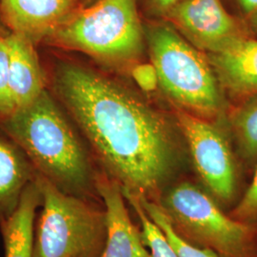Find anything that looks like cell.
I'll return each mask as SVG.
<instances>
[{"mask_svg": "<svg viewBox=\"0 0 257 257\" xmlns=\"http://www.w3.org/2000/svg\"><path fill=\"white\" fill-rule=\"evenodd\" d=\"M15 111L10 89L8 37H0V116L8 118Z\"/></svg>", "mask_w": 257, "mask_h": 257, "instance_id": "cell-18", "label": "cell"}, {"mask_svg": "<svg viewBox=\"0 0 257 257\" xmlns=\"http://www.w3.org/2000/svg\"><path fill=\"white\" fill-rule=\"evenodd\" d=\"M47 39L106 64L132 67L143 54L146 37L137 0H96L75 11Z\"/></svg>", "mask_w": 257, "mask_h": 257, "instance_id": "cell-4", "label": "cell"}, {"mask_svg": "<svg viewBox=\"0 0 257 257\" xmlns=\"http://www.w3.org/2000/svg\"><path fill=\"white\" fill-rule=\"evenodd\" d=\"M229 213L236 220L257 226V166L250 183Z\"/></svg>", "mask_w": 257, "mask_h": 257, "instance_id": "cell-19", "label": "cell"}, {"mask_svg": "<svg viewBox=\"0 0 257 257\" xmlns=\"http://www.w3.org/2000/svg\"><path fill=\"white\" fill-rule=\"evenodd\" d=\"M123 195L133 211H135L140 223V234L143 243L153 257H178L175 248L166 237L164 231L161 230L155 221L147 214L138 195L122 192Z\"/></svg>", "mask_w": 257, "mask_h": 257, "instance_id": "cell-16", "label": "cell"}, {"mask_svg": "<svg viewBox=\"0 0 257 257\" xmlns=\"http://www.w3.org/2000/svg\"><path fill=\"white\" fill-rule=\"evenodd\" d=\"M36 174L22 150L15 142L0 138V225L18 209Z\"/></svg>", "mask_w": 257, "mask_h": 257, "instance_id": "cell-13", "label": "cell"}, {"mask_svg": "<svg viewBox=\"0 0 257 257\" xmlns=\"http://www.w3.org/2000/svg\"><path fill=\"white\" fill-rule=\"evenodd\" d=\"M158 204L175 231L220 257H257V226L232 218L206 190L190 181L173 184Z\"/></svg>", "mask_w": 257, "mask_h": 257, "instance_id": "cell-6", "label": "cell"}, {"mask_svg": "<svg viewBox=\"0 0 257 257\" xmlns=\"http://www.w3.org/2000/svg\"><path fill=\"white\" fill-rule=\"evenodd\" d=\"M131 74L143 92H154L159 85L158 74L153 63H136L131 67Z\"/></svg>", "mask_w": 257, "mask_h": 257, "instance_id": "cell-20", "label": "cell"}, {"mask_svg": "<svg viewBox=\"0 0 257 257\" xmlns=\"http://www.w3.org/2000/svg\"><path fill=\"white\" fill-rule=\"evenodd\" d=\"M247 19H248V27L251 29L252 32L257 34V12L255 14L251 15L250 17H248Z\"/></svg>", "mask_w": 257, "mask_h": 257, "instance_id": "cell-23", "label": "cell"}, {"mask_svg": "<svg viewBox=\"0 0 257 257\" xmlns=\"http://www.w3.org/2000/svg\"><path fill=\"white\" fill-rule=\"evenodd\" d=\"M95 185L104 204L107 227L106 243L99 257H153L130 217L119 184L101 171L96 174Z\"/></svg>", "mask_w": 257, "mask_h": 257, "instance_id": "cell-9", "label": "cell"}, {"mask_svg": "<svg viewBox=\"0 0 257 257\" xmlns=\"http://www.w3.org/2000/svg\"><path fill=\"white\" fill-rule=\"evenodd\" d=\"M242 14L248 19L257 12V0H236Z\"/></svg>", "mask_w": 257, "mask_h": 257, "instance_id": "cell-22", "label": "cell"}, {"mask_svg": "<svg viewBox=\"0 0 257 257\" xmlns=\"http://www.w3.org/2000/svg\"><path fill=\"white\" fill-rule=\"evenodd\" d=\"M86 1H87V2H91V3H93V2H94V1H96V0H86Z\"/></svg>", "mask_w": 257, "mask_h": 257, "instance_id": "cell-24", "label": "cell"}, {"mask_svg": "<svg viewBox=\"0 0 257 257\" xmlns=\"http://www.w3.org/2000/svg\"><path fill=\"white\" fill-rule=\"evenodd\" d=\"M41 194L35 180L28 185L19 207L0 225L5 257H34L35 226Z\"/></svg>", "mask_w": 257, "mask_h": 257, "instance_id": "cell-14", "label": "cell"}, {"mask_svg": "<svg viewBox=\"0 0 257 257\" xmlns=\"http://www.w3.org/2000/svg\"><path fill=\"white\" fill-rule=\"evenodd\" d=\"M41 205L35 226L34 257H99L107 237L103 203L60 191L37 172Z\"/></svg>", "mask_w": 257, "mask_h": 257, "instance_id": "cell-5", "label": "cell"}, {"mask_svg": "<svg viewBox=\"0 0 257 257\" xmlns=\"http://www.w3.org/2000/svg\"><path fill=\"white\" fill-rule=\"evenodd\" d=\"M230 138L245 168L257 166V94L244 99L232 110L230 120Z\"/></svg>", "mask_w": 257, "mask_h": 257, "instance_id": "cell-15", "label": "cell"}, {"mask_svg": "<svg viewBox=\"0 0 257 257\" xmlns=\"http://www.w3.org/2000/svg\"><path fill=\"white\" fill-rule=\"evenodd\" d=\"M138 198L148 215L164 231L166 237L175 248L178 257H220L211 249L196 246L181 237L173 228L168 216L158 203L139 196Z\"/></svg>", "mask_w": 257, "mask_h": 257, "instance_id": "cell-17", "label": "cell"}, {"mask_svg": "<svg viewBox=\"0 0 257 257\" xmlns=\"http://www.w3.org/2000/svg\"><path fill=\"white\" fill-rule=\"evenodd\" d=\"M55 87L102 172L122 192L159 202L185 158L168 120L125 87L79 65H60Z\"/></svg>", "mask_w": 257, "mask_h": 257, "instance_id": "cell-1", "label": "cell"}, {"mask_svg": "<svg viewBox=\"0 0 257 257\" xmlns=\"http://www.w3.org/2000/svg\"><path fill=\"white\" fill-rule=\"evenodd\" d=\"M177 127L182 134L194 169L206 191L223 209H232L241 198L242 164L230 138L211 120L186 110H176Z\"/></svg>", "mask_w": 257, "mask_h": 257, "instance_id": "cell-7", "label": "cell"}, {"mask_svg": "<svg viewBox=\"0 0 257 257\" xmlns=\"http://www.w3.org/2000/svg\"><path fill=\"white\" fill-rule=\"evenodd\" d=\"M180 0H146L149 13L157 18H164L166 14Z\"/></svg>", "mask_w": 257, "mask_h": 257, "instance_id": "cell-21", "label": "cell"}, {"mask_svg": "<svg viewBox=\"0 0 257 257\" xmlns=\"http://www.w3.org/2000/svg\"><path fill=\"white\" fill-rule=\"evenodd\" d=\"M13 33L33 43L48 38L75 12V0H0Z\"/></svg>", "mask_w": 257, "mask_h": 257, "instance_id": "cell-11", "label": "cell"}, {"mask_svg": "<svg viewBox=\"0 0 257 257\" xmlns=\"http://www.w3.org/2000/svg\"><path fill=\"white\" fill-rule=\"evenodd\" d=\"M144 30L159 85L178 109L211 121L220 117L226 109L224 90L208 56L167 20Z\"/></svg>", "mask_w": 257, "mask_h": 257, "instance_id": "cell-3", "label": "cell"}, {"mask_svg": "<svg viewBox=\"0 0 257 257\" xmlns=\"http://www.w3.org/2000/svg\"><path fill=\"white\" fill-rule=\"evenodd\" d=\"M163 19L207 54L247 35L245 27L225 9L222 0H180Z\"/></svg>", "mask_w": 257, "mask_h": 257, "instance_id": "cell-8", "label": "cell"}, {"mask_svg": "<svg viewBox=\"0 0 257 257\" xmlns=\"http://www.w3.org/2000/svg\"><path fill=\"white\" fill-rule=\"evenodd\" d=\"M207 56L224 91L244 99L256 95V38L235 37Z\"/></svg>", "mask_w": 257, "mask_h": 257, "instance_id": "cell-10", "label": "cell"}, {"mask_svg": "<svg viewBox=\"0 0 257 257\" xmlns=\"http://www.w3.org/2000/svg\"><path fill=\"white\" fill-rule=\"evenodd\" d=\"M10 48V89L15 110L35 101L45 91L44 77L33 42L13 33Z\"/></svg>", "mask_w": 257, "mask_h": 257, "instance_id": "cell-12", "label": "cell"}, {"mask_svg": "<svg viewBox=\"0 0 257 257\" xmlns=\"http://www.w3.org/2000/svg\"><path fill=\"white\" fill-rule=\"evenodd\" d=\"M4 128L37 173L60 191L103 203L91 157L46 90L30 105L15 110Z\"/></svg>", "mask_w": 257, "mask_h": 257, "instance_id": "cell-2", "label": "cell"}]
</instances>
